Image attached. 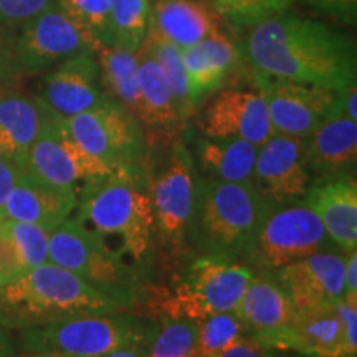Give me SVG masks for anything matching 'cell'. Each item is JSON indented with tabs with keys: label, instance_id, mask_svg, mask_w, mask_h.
Here are the masks:
<instances>
[{
	"label": "cell",
	"instance_id": "obj_1",
	"mask_svg": "<svg viewBox=\"0 0 357 357\" xmlns=\"http://www.w3.org/2000/svg\"><path fill=\"white\" fill-rule=\"evenodd\" d=\"M242 55L257 73L333 91L357 77L356 42L349 33L288 12L252 26Z\"/></svg>",
	"mask_w": 357,
	"mask_h": 357
},
{
	"label": "cell",
	"instance_id": "obj_2",
	"mask_svg": "<svg viewBox=\"0 0 357 357\" xmlns=\"http://www.w3.org/2000/svg\"><path fill=\"white\" fill-rule=\"evenodd\" d=\"M77 208L84 229L149 281L159 250L144 166L86 182Z\"/></svg>",
	"mask_w": 357,
	"mask_h": 357
},
{
	"label": "cell",
	"instance_id": "obj_3",
	"mask_svg": "<svg viewBox=\"0 0 357 357\" xmlns=\"http://www.w3.org/2000/svg\"><path fill=\"white\" fill-rule=\"evenodd\" d=\"M124 307L55 263L29 268L0 287V324L26 329L78 316L114 314Z\"/></svg>",
	"mask_w": 357,
	"mask_h": 357
},
{
	"label": "cell",
	"instance_id": "obj_4",
	"mask_svg": "<svg viewBox=\"0 0 357 357\" xmlns=\"http://www.w3.org/2000/svg\"><path fill=\"white\" fill-rule=\"evenodd\" d=\"M273 204L252 181L218 182L199 177L189 230L190 253L243 261Z\"/></svg>",
	"mask_w": 357,
	"mask_h": 357
},
{
	"label": "cell",
	"instance_id": "obj_5",
	"mask_svg": "<svg viewBox=\"0 0 357 357\" xmlns=\"http://www.w3.org/2000/svg\"><path fill=\"white\" fill-rule=\"evenodd\" d=\"M48 260L65 268L124 310L146 298L147 280L102 245L77 218L50 230Z\"/></svg>",
	"mask_w": 357,
	"mask_h": 357
},
{
	"label": "cell",
	"instance_id": "obj_6",
	"mask_svg": "<svg viewBox=\"0 0 357 357\" xmlns=\"http://www.w3.org/2000/svg\"><path fill=\"white\" fill-rule=\"evenodd\" d=\"M255 271L245 261L223 257H197L187 263L171 289L153 291L160 316L194 321L235 311Z\"/></svg>",
	"mask_w": 357,
	"mask_h": 357
},
{
	"label": "cell",
	"instance_id": "obj_7",
	"mask_svg": "<svg viewBox=\"0 0 357 357\" xmlns=\"http://www.w3.org/2000/svg\"><path fill=\"white\" fill-rule=\"evenodd\" d=\"M146 182L153 204L158 250L174 261L189 260V230L199 174L182 137L171 142L166 159L154 171H146Z\"/></svg>",
	"mask_w": 357,
	"mask_h": 357
},
{
	"label": "cell",
	"instance_id": "obj_8",
	"mask_svg": "<svg viewBox=\"0 0 357 357\" xmlns=\"http://www.w3.org/2000/svg\"><path fill=\"white\" fill-rule=\"evenodd\" d=\"M151 321L124 312L78 316L22 329L25 352H58L68 357H102L121 346L144 342Z\"/></svg>",
	"mask_w": 357,
	"mask_h": 357
},
{
	"label": "cell",
	"instance_id": "obj_9",
	"mask_svg": "<svg viewBox=\"0 0 357 357\" xmlns=\"http://www.w3.org/2000/svg\"><path fill=\"white\" fill-rule=\"evenodd\" d=\"M333 248L337 247L319 217L305 200L298 199L271 205L243 261L257 273L275 275L288 263Z\"/></svg>",
	"mask_w": 357,
	"mask_h": 357
},
{
	"label": "cell",
	"instance_id": "obj_10",
	"mask_svg": "<svg viewBox=\"0 0 357 357\" xmlns=\"http://www.w3.org/2000/svg\"><path fill=\"white\" fill-rule=\"evenodd\" d=\"M77 144L111 171L144 166L146 132L139 119L118 101L106 100L96 108L63 119Z\"/></svg>",
	"mask_w": 357,
	"mask_h": 357
},
{
	"label": "cell",
	"instance_id": "obj_11",
	"mask_svg": "<svg viewBox=\"0 0 357 357\" xmlns=\"http://www.w3.org/2000/svg\"><path fill=\"white\" fill-rule=\"evenodd\" d=\"M45 111L43 126L26 153L22 172L75 194H79L86 182L113 174L71 139L63 119L56 118L47 108Z\"/></svg>",
	"mask_w": 357,
	"mask_h": 357
},
{
	"label": "cell",
	"instance_id": "obj_12",
	"mask_svg": "<svg viewBox=\"0 0 357 357\" xmlns=\"http://www.w3.org/2000/svg\"><path fill=\"white\" fill-rule=\"evenodd\" d=\"M86 50H93L88 35L58 3L25 22L13 43L17 63L24 73L47 70Z\"/></svg>",
	"mask_w": 357,
	"mask_h": 357
},
{
	"label": "cell",
	"instance_id": "obj_13",
	"mask_svg": "<svg viewBox=\"0 0 357 357\" xmlns=\"http://www.w3.org/2000/svg\"><path fill=\"white\" fill-rule=\"evenodd\" d=\"M258 91L265 98L275 134L306 139L324 121L336 91L312 84L271 78L253 71Z\"/></svg>",
	"mask_w": 357,
	"mask_h": 357
},
{
	"label": "cell",
	"instance_id": "obj_14",
	"mask_svg": "<svg viewBox=\"0 0 357 357\" xmlns=\"http://www.w3.org/2000/svg\"><path fill=\"white\" fill-rule=\"evenodd\" d=\"M37 100L61 119L96 108L108 100L101 84L96 53L86 50L58 63L40 82Z\"/></svg>",
	"mask_w": 357,
	"mask_h": 357
},
{
	"label": "cell",
	"instance_id": "obj_15",
	"mask_svg": "<svg viewBox=\"0 0 357 357\" xmlns=\"http://www.w3.org/2000/svg\"><path fill=\"white\" fill-rule=\"evenodd\" d=\"M197 128L208 136L235 137L255 147L275 134L265 98L258 89L230 88L217 93L204 108Z\"/></svg>",
	"mask_w": 357,
	"mask_h": 357
},
{
	"label": "cell",
	"instance_id": "obj_16",
	"mask_svg": "<svg viewBox=\"0 0 357 357\" xmlns=\"http://www.w3.org/2000/svg\"><path fill=\"white\" fill-rule=\"evenodd\" d=\"M311 178L305 158V139L273 134L258 147L250 181L271 202L303 199Z\"/></svg>",
	"mask_w": 357,
	"mask_h": 357
},
{
	"label": "cell",
	"instance_id": "obj_17",
	"mask_svg": "<svg viewBox=\"0 0 357 357\" xmlns=\"http://www.w3.org/2000/svg\"><path fill=\"white\" fill-rule=\"evenodd\" d=\"M344 266L346 253L341 250H321L281 266L275 276L298 311L342 300Z\"/></svg>",
	"mask_w": 357,
	"mask_h": 357
},
{
	"label": "cell",
	"instance_id": "obj_18",
	"mask_svg": "<svg viewBox=\"0 0 357 357\" xmlns=\"http://www.w3.org/2000/svg\"><path fill=\"white\" fill-rule=\"evenodd\" d=\"M235 312L248 336L270 349L281 351L296 310L275 275L255 271Z\"/></svg>",
	"mask_w": 357,
	"mask_h": 357
},
{
	"label": "cell",
	"instance_id": "obj_19",
	"mask_svg": "<svg viewBox=\"0 0 357 357\" xmlns=\"http://www.w3.org/2000/svg\"><path fill=\"white\" fill-rule=\"evenodd\" d=\"M137 114L151 141L164 144L176 139L182 121L162 66L144 40L137 52Z\"/></svg>",
	"mask_w": 357,
	"mask_h": 357
},
{
	"label": "cell",
	"instance_id": "obj_20",
	"mask_svg": "<svg viewBox=\"0 0 357 357\" xmlns=\"http://www.w3.org/2000/svg\"><path fill=\"white\" fill-rule=\"evenodd\" d=\"M303 200L323 223L326 234L342 253L357 247L356 176L312 177Z\"/></svg>",
	"mask_w": 357,
	"mask_h": 357
},
{
	"label": "cell",
	"instance_id": "obj_21",
	"mask_svg": "<svg viewBox=\"0 0 357 357\" xmlns=\"http://www.w3.org/2000/svg\"><path fill=\"white\" fill-rule=\"evenodd\" d=\"M182 141L200 178L218 182H248L258 147L235 137L208 136L199 129H185Z\"/></svg>",
	"mask_w": 357,
	"mask_h": 357
},
{
	"label": "cell",
	"instance_id": "obj_22",
	"mask_svg": "<svg viewBox=\"0 0 357 357\" xmlns=\"http://www.w3.org/2000/svg\"><path fill=\"white\" fill-rule=\"evenodd\" d=\"M305 158L314 177L356 176L357 121L328 114L305 139Z\"/></svg>",
	"mask_w": 357,
	"mask_h": 357
},
{
	"label": "cell",
	"instance_id": "obj_23",
	"mask_svg": "<svg viewBox=\"0 0 357 357\" xmlns=\"http://www.w3.org/2000/svg\"><path fill=\"white\" fill-rule=\"evenodd\" d=\"M78 194L38 181L30 174L22 176L13 187L2 208V218L29 222L53 230L73 213Z\"/></svg>",
	"mask_w": 357,
	"mask_h": 357
},
{
	"label": "cell",
	"instance_id": "obj_24",
	"mask_svg": "<svg viewBox=\"0 0 357 357\" xmlns=\"http://www.w3.org/2000/svg\"><path fill=\"white\" fill-rule=\"evenodd\" d=\"M181 52L190 101L194 108H199L205 98L220 89L229 79L238 52L220 30Z\"/></svg>",
	"mask_w": 357,
	"mask_h": 357
},
{
	"label": "cell",
	"instance_id": "obj_25",
	"mask_svg": "<svg viewBox=\"0 0 357 357\" xmlns=\"http://www.w3.org/2000/svg\"><path fill=\"white\" fill-rule=\"evenodd\" d=\"M281 351L307 357H347L344 326L336 303L298 310Z\"/></svg>",
	"mask_w": 357,
	"mask_h": 357
},
{
	"label": "cell",
	"instance_id": "obj_26",
	"mask_svg": "<svg viewBox=\"0 0 357 357\" xmlns=\"http://www.w3.org/2000/svg\"><path fill=\"white\" fill-rule=\"evenodd\" d=\"M43 105L37 96L0 89V158L22 169L26 153L37 139L45 121Z\"/></svg>",
	"mask_w": 357,
	"mask_h": 357
},
{
	"label": "cell",
	"instance_id": "obj_27",
	"mask_svg": "<svg viewBox=\"0 0 357 357\" xmlns=\"http://www.w3.org/2000/svg\"><path fill=\"white\" fill-rule=\"evenodd\" d=\"M149 30L182 50L217 32L218 24L215 13L197 0H158Z\"/></svg>",
	"mask_w": 357,
	"mask_h": 357
},
{
	"label": "cell",
	"instance_id": "obj_28",
	"mask_svg": "<svg viewBox=\"0 0 357 357\" xmlns=\"http://www.w3.org/2000/svg\"><path fill=\"white\" fill-rule=\"evenodd\" d=\"M96 53L101 84L109 100L137 114V56L119 47H100Z\"/></svg>",
	"mask_w": 357,
	"mask_h": 357
},
{
	"label": "cell",
	"instance_id": "obj_29",
	"mask_svg": "<svg viewBox=\"0 0 357 357\" xmlns=\"http://www.w3.org/2000/svg\"><path fill=\"white\" fill-rule=\"evenodd\" d=\"M146 357H199L197 321L159 316L151 321L144 339Z\"/></svg>",
	"mask_w": 357,
	"mask_h": 357
},
{
	"label": "cell",
	"instance_id": "obj_30",
	"mask_svg": "<svg viewBox=\"0 0 357 357\" xmlns=\"http://www.w3.org/2000/svg\"><path fill=\"white\" fill-rule=\"evenodd\" d=\"M116 47L137 52L151 22L149 0H109Z\"/></svg>",
	"mask_w": 357,
	"mask_h": 357
},
{
	"label": "cell",
	"instance_id": "obj_31",
	"mask_svg": "<svg viewBox=\"0 0 357 357\" xmlns=\"http://www.w3.org/2000/svg\"><path fill=\"white\" fill-rule=\"evenodd\" d=\"M146 42L151 47V50L158 58V61L162 66L164 73L171 84L174 101H176V108L181 118L182 124L190 118L195 108L192 105L189 96V86H187V75L184 68V61H182V52L176 45L167 42V40L160 38L151 30H147Z\"/></svg>",
	"mask_w": 357,
	"mask_h": 357
},
{
	"label": "cell",
	"instance_id": "obj_32",
	"mask_svg": "<svg viewBox=\"0 0 357 357\" xmlns=\"http://www.w3.org/2000/svg\"><path fill=\"white\" fill-rule=\"evenodd\" d=\"M58 6L84 30L93 50L116 47L109 0H58Z\"/></svg>",
	"mask_w": 357,
	"mask_h": 357
},
{
	"label": "cell",
	"instance_id": "obj_33",
	"mask_svg": "<svg viewBox=\"0 0 357 357\" xmlns=\"http://www.w3.org/2000/svg\"><path fill=\"white\" fill-rule=\"evenodd\" d=\"M242 321L235 311H223L197 321V356L217 357L236 339L245 336Z\"/></svg>",
	"mask_w": 357,
	"mask_h": 357
},
{
	"label": "cell",
	"instance_id": "obj_34",
	"mask_svg": "<svg viewBox=\"0 0 357 357\" xmlns=\"http://www.w3.org/2000/svg\"><path fill=\"white\" fill-rule=\"evenodd\" d=\"M0 231L10 240L25 270L48 263V235L43 227L29 222L0 218Z\"/></svg>",
	"mask_w": 357,
	"mask_h": 357
},
{
	"label": "cell",
	"instance_id": "obj_35",
	"mask_svg": "<svg viewBox=\"0 0 357 357\" xmlns=\"http://www.w3.org/2000/svg\"><path fill=\"white\" fill-rule=\"evenodd\" d=\"M213 7L236 29H252L278 13L287 12L296 0H212Z\"/></svg>",
	"mask_w": 357,
	"mask_h": 357
},
{
	"label": "cell",
	"instance_id": "obj_36",
	"mask_svg": "<svg viewBox=\"0 0 357 357\" xmlns=\"http://www.w3.org/2000/svg\"><path fill=\"white\" fill-rule=\"evenodd\" d=\"M56 3V0H0V25H24Z\"/></svg>",
	"mask_w": 357,
	"mask_h": 357
},
{
	"label": "cell",
	"instance_id": "obj_37",
	"mask_svg": "<svg viewBox=\"0 0 357 357\" xmlns=\"http://www.w3.org/2000/svg\"><path fill=\"white\" fill-rule=\"evenodd\" d=\"M336 307L344 326L347 357H357V298L342 296Z\"/></svg>",
	"mask_w": 357,
	"mask_h": 357
},
{
	"label": "cell",
	"instance_id": "obj_38",
	"mask_svg": "<svg viewBox=\"0 0 357 357\" xmlns=\"http://www.w3.org/2000/svg\"><path fill=\"white\" fill-rule=\"evenodd\" d=\"M303 2L337 22L354 24L356 20L357 0H303Z\"/></svg>",
	"mask_w": 357,
	"mask_h": 357
},
{
	"label": "cell",
	"instance_id": "obj_39",
	"mask_svg": "<svg viewBox=\"0 0 357 357\" xmlns=\"http://www.w3.org/2000/svg\"><path fill=\"white\" fill-rule=\"evenodd\" d=\"M25 271L24 263H22L19 253L13 247L10 240L0 231V287L8 283L13 278Z\"/></svg>",
	"mask_w": 357,
	"mask_h": 357
},
{
	"label": "cell",
	"instance_id": "obj_40",
	"mask_svg": "<svg viewBox=\"0 0 357 357\" xmlns=\"http://www.w3.org/2000/svg\"><path fill=\"white\" fill-rule=\"evenodd\" d=\"M275 349L263 346L255 337L245 334L217 357H275Z\"/></svg>",
	"mask_w": 357,
	"mask_h": 357
},
{
	"label": "cell",
	"instance_id": "obj_41",
	"mask_svg": "<svg viewBox=\"0 0 357 357\" xmlns=\"http://www.w3.org/2000/svg\"><path fill=\"white\" fill-rule=\"evenodd\" d=\"M22 176V169L17 166L12 160L0 158V218H2V208L3 204L13 187H15L17 182Z\"/></svg>",
	"mask_w": 357,
	"mask_h": 357
},
{
	"label": "cell",
	"instance_id": "obj_42",
	"mask_svg": "<svg viewBox=\"0 0 357 357\" xmlns=\"http://www.w3.org/2000/svg\"><path fill=\"white\" fill-rule=\"evenodd\" d=\"M17 73H20V68L17 63L13 45L8 43L3 35H0V83L7 82Z\"/></svg>",
	"mask_w": 357,
	"mask_h": 357
},
{
	"label": "cell",
	"instance_id": "obj_43",
	"mask_svg": "<svg viewBox=\"0 0 357 357\" xmlns=\"http://www.w3.org/2000/svg\"><path fill=\"white\" fill-rule=\"evenodd\" d=\"M344 296L357 298V252L356 250L346 255Z\"/></svg>",
	"mask_w": 357,
	"mask_h": 357
},
{
	"label": "cell",
	"instance_id": "obj_44",
	"mask_svg": "<svg viewBox=\"0 0 357 357\" xmlns=\"http://www.w3.org/2000/svg\"><path fill=\"white\" fill-rule=\"evenodd\" d=\"M102 357H146L144 354V342H136V344L121 346L118 349L108 352Z\"/></svg>",
	"mask_w": 357,
	"mask_h": 357
},
{
	"label": "cell",
	"instance_id": "obj_45",
	"mask_svg": "<svg viewBox=\"0 0 357 357\" xmlns=\"http://www.w3.org/2000/svg\"><path fill=\"white\" fill-rule=\"evenodd\" d=\"M20 357H68L63 354H58V352H25Z\"/></svg>",
	"mask_w": 357,
	"mask_h": 357
},
{
	"label": "cell",
	"instance_id": "obj_46",
	"mask_svg": "<svg viewBox=\"0 0 357 357\" xmlns=\"http://www.w3.org/2000/svg\"><path fill=\"white\" fill-rule=\"evenodd\" d=\"M275 357H289V356H278V354H275Z\"/></svg>",
	"mask_w": 357,
	"mask_h": 357
},
{
	"label": "cell",
	"instance_id": "obj_47",
	"mask_svg": "<svg viewBox=\"0 0 357 357\" xmlns=\"http://www.w3.org/2000/svg\"><path fill=\"white\" fill-rule=\"evenodd\" d=\"M0 357H2V347H0Z\"/></svg>",
	"mask_w": 357,
	"mask_h": 357
},
{
	"label": "cell",
	"instance_id": "obj_48",
	"mask_svg": "<svg viewBox=\"0 0 357 357\" xmlns=\"http://www.w3.org/2000/svg\"><path fill=\"white\" fill-rule=\"evenodd\" d=\"M56 2H58V0H56Z\"/></svg>",
	"mask_w": 357,
	"mask_h": 357
}]
</instances>
